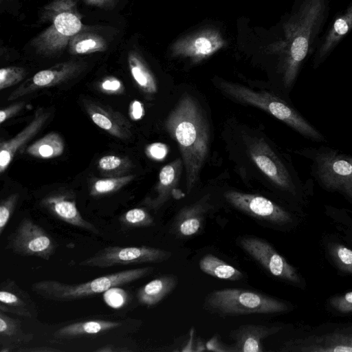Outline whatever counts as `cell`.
Returning a JSON list of instances; mask_svg holds the SVG:
<instances>
[{"mask_svg": "<svg viewBox=\"0 0 352 352\" xmlns=\"http://www.w3.org/2000/svg\"><path fill=\"white\" fill-rule=\"evenodd\" d=\"M329 11V0H299L286 25V50L281 76L285 93L292 89L304 63L314 55Z\"/></svg>", "mask_w": 352, "mask_h": 352, "instance_id": "cell-1", "label": "cell"}, {"mask_svg": "<svg viewBox=\"0 0 352 352\" xmlns=\"http://www.w3.org/2000/svg\"><path fill=\"white\" fill-rule=\"evenodd\" d=\"M165 126L179 146L186 171L187 192H190L208 155V121L195 99L185 94L169 113Z\"/></svg>", "mask_w": 352, "mask_h": 352, "instance_id": "cell-2", "label": "cell"}, {"mask_svg": "<svg viewBox=\"0 0 352 352\" xmlns=\"http://www.w3.org/2000/svg\"><path fill=\"white\" fill-rule=\"evenodd\" d=\"M82 16L75 0H54L46 5L41 14L43 23L51 25L35 36L30 45L44 56H54L68 46L71 38L82 29Z\"/></svg>", "mask_w": 352, "mask_h": 352, "instance_id": "cell-3", "label": "cell"}, {"mask_svg": "<svg viewBox=\"0 0 352 352\" xmlns=\"http://www.w3.org/2000/svg\"><path fill=\"white\" fill-rule=\"evenodd\" d=\"M154 270L153 267L129 269L76 284L64 283L56 280H43L32 283L31 289L48 300L70 302L92 298L111 287L135 282L150 275Z\"/></svg>", "mask_w": 352, "mask_h": 352, "instance_id": "cell-4", "label": "cell"}, {"mask_svg": "<svg viewBox=\"0 0 352 352\" xmlns=\"http://www.w3.org/2000/svg\"><path fill=\"white\" fill-rule=\"evenodd\" d=\"M220 89L236 100L252 105L282 121L305 139L327 142L325 135L305 118L292 104L280 96L266 91H256L240 85L223 82Z\"/></svg>", "mask_w": 352, "mask_h": 352, "instance_id": "cell-5", "label": "cell"}, {"mask_svg": "<svg viewBox=\"0 0 352 352\" xmlns=\"http://www.w3.org/2000/svg\"><path fill=\"white\" fill-rule=\"evenodd\" d=\"M295 152L311 162L310 174L320 188L338 192L352 204V155L325 145Z\"/></svg>", "mask_w": 352, "mask_h": 352, "instance_id": "cell-6", "label": "cell"}, {"mask_svg": "<svg viewBox=\"0 0 352 352\" xmlns=\"http://www.w3.org/2000/svg\"><path fill=\"white\" fill-rule=\"evenodd\" d=\"M206 308L222 316L272 314L288 310V305L273 297L250 290L226 288L211 292Z\"/></svg>", "mask_w": 352, "mask_h": 352, "instance_id": "cell-7", "label": "cell"}, {"mask_svg": "<svg viewBox=\"0 0 352 352\" xmlns=\"http://www.w3.org/2000/svg\"><path fill=\"white\" fill-rule=\"evenodd\" d=\"M249 152L258 168L280 191L299 203L305 202L306 188L296 171L265 140H252Z\"/></svg>", "mask_w": 352, "mask_h": 352, "instance_id": "cell-8", "label": "cell"}, {"mask_svg": "<svg viewBox=\"0 0 352 352\" xmlns=\"http://www.w3.org/2000/svg\"><path fill=\"white\" fill-rule=\"evenodd\" d=\"M138 319L123 318L112 316H96L67 322L52 333L58 341L96 339L133 332L142 325Z\"/></svg>", "mask_w": 352, "mask_h": 352, "instance_id": "cell-9", "label": "cell"}, {"mask_svg": "<svg viewBox=\"0 0 352 352\" xmlns=\"http://www.w3.org/2000/svg\"><path fill=\"white\" fill-rule=\"evenodd\" d=\"M171 256V252L146 245L107 246L82 261L78 265L105 268L118 265L157 263L167 261Z\"/></svg>", "mask_w": 352, "mask_h": 352, "instance_id": "cell-10", "label": "cell"}, {"mask_svg": "<svg viewBox=\"0 0 352 352\" xmlns=\"http://www.w3.org/2000/svg\"><path fill=\"white\" fill-rule=\"evenodd\" d=\"M6 248L17 255L49 261L55 252L56 244L41 226L24 218L8 236Z\"/></svg>", "mask_w": 352, "mask_h": 352, "instance_id": "cell-11", "label": "cell"}, {"mask_svg": "<svg viewBox=\"0 0 352 352\" xmlns=\"http://www.w3.org/2000/svg\"><path fill=\"white\" fill-rule=\"evenodd\" d=\"M239 244L252 258L272 275L288 282L298 284L300 277L290 265L267 241L252 236H245Z\"/></svg>", "mask_w": 352, "mask_h": 352, "instance_id": "cell-12", "label": "cell"}, {"mask_svg": "<svg viewBox=\"0 0 352 352\" xmlns=\"http://www.w3.org/2000/svg\"><path fill=\"white\" fill-rule=\"evenodd\" d=\"M223 195L234 207L258 219L278 226L293 221L289 212L265 197L237 191H227Z\"/></svg>", "mask_w": 352, "mask_h": 352, "instance_id": "cell-13", "label": "cell"}, {"mask_svg": "<svg viewBox=\"0 0 352 352\" xmlns=\"http://www.w3.org/2000/svg\"><path fill=\"white\" fill-rule=\"evenodd\" d=\"M82 69V64L70 60L58 63L48 69L39 71L15 89L9 96L8 100H14L37 89L60 84L76 76Z\"/></svg>", "mask_w": 352, "mask_h": 352, "instance_id": "cell-14", "label": "cell"}, {"mask_svg": "<svg viewBox=\"0 0 352 352\" xmlns=\"http://www.w3.org/2000/svg\"><path fill=\"white\" fill-rule=\"evenodd\" d=\"M41 205L56 219L67 224L94 234H100L93 223L82 217L76 206L75 196L72 192H53L45 197Z\"/></svg>", "mask_w": 352, "mask_h": 352, "instance_id": "cell-15", "label": "cell"}, {"mask_svg": "<svg viewBox=\"0 0 352 352\" xmlns=\"http://www.w3.org/2000/svg\"><path fill=\"white\" fill-rule=\"evenodd\" d=\"M351 31L352 2L333 19L325 34L320 38L313 55V69L320 67Z\"/></svg>", "mask_w": 352, "mask_h": 352, "instance_id": "cell-16", "label": "cell"}, {"mask_svg": "<svg viewBox=\"0 0 352 352\" xmlns=\"http://www.w3.org/2000/svg\"><path fill=\"white\" fill-rule=\"evenodd\" d=\"M0 311L30 319L38 316V307L29 293L10 278L0 284Z\"/></svg>", "mask_w": 352, "mask_h": 352, "instance_id": "cell-17", "label": "cell"}, {"mask_svg": "<svg viewBox=\"0 0 352 352\" xmlns=\"http://www.w3.org/2000/svg\"><path fill=\"white\" fill-rule=\"evenodd\" d=\"M283 351L352 352V335L330 333L302 340L289 341Z\"/></svg>", "mask_w": 352, "mask_h": 352, "instance_id": "cell-18", "label": "cell"}, {"mask_svg": "<svg viewBox=\"0 0 352 352\" xmlns=\"http://www.w3.org/2000/svg\"><path fill=\"white\" fill-rule=\"evenodd\" d=\"M50 113L43 109L36 111L33 120L16 136L0 144V173L3 174L16 153L41 129Z\"/></svg>", "mask_w": 352, "mask_h": 352, "instance_id": "cell-19", "label": "cell"}, {"mask_svg": "<svg viewBox=\"0 0 352 352\" xmlns=\"http://www.w3.org/2000/svg\"><path fill=\"white\" fill-rule=\"evenodd\" d=\"M281 329L278 326L243 324L233 330L230 337L234 341L233 352H263V340Z\"/></svg>", "mask_w": 352, "mask_h": 352, "instance_id": "cell-20", "label": "cell"}, {"mask_svg": "<svg viewBox=\"0 0 352 352\" xmlns=\"http://www.w3.org/2000/svg\"><path fill=\"white\" fill-rule=\"evenodd\" d=\"M85 108L91 120L111 135L123 140L131 135V126L122 114L91 103H87Z\"/></svg>", "mask_w": 352, "mask_h": 352, "instance_id": "cell-21", "label": "cell"}, {"mask_svg": "<svg viewBox=\"0 0 352 352\" xmlns=\"http://www.w3.org/2000/svg\"><path fill=\"white\" fill-rule=\"evenodd\" d=\"M33 338L32 333L23 331L21 320L0 311L1 352L16 351L17 347L30 343Z\"/></svg>", "mask_w": 352, "mask_h": 352, "instance_id": "cell-22", "label": "cell"}, {"mask_svg": "<svg viewBox=\"0 0 352 352\" xmlns=\"http://www.w3.org/2000/svg\"><path fill=\"white\" fill-rule=\"evenodd\" d=\"M177 283V277L173 274H166L153 279L138 289V301L148 307L155 306L172 292Z\"/></svg>", "mask_w": 352, "mask_h": 352, "instance_id": "cell-23", "label": "cell"}, {"mask_svg": "<svg viewBox=\"0 0 352 352\" xmlns=\"http://www.w3.org/2000/svg\"><path fill=\"white\" fill-rule=\"evenodd\" d=\"M204 210L194 205L182 210L173 223V231L179 236L188 237L197 234L201 228Z\"/></svg>", "mask_w": 352, "mask_h": 352, "instance_id": "cell-24", "label": "cell"}, {"mask_svg": "<svg viewBox=\"0 0 352 352\" xmlns=\"http://www.w3.org/2000/svg\"><path fill=\"white\" fill-rule=\"evenodd\" d=\"M180 166V160H176L164 166L161 169L159 174V183L156 190L157 196L153 199L146 200L144 204L148 205L153 209L157 210L166 202L170 192H172L171 188L176 183L175 181L177 178Z\"/></svg>", "mask_w": 352, "mask_h": 352, "instance_id": "cell-25", "label": "cell"}, {"mask_svg": "<svg viewBox=\"0 0 352 352\" xmlns=\"http://www.w3.org/2000/svg\"><path fill=\"white\" fill-rule=\"evenodd\" d=\"M127 61L131 76L140 89L147 94H155L157 91L156 80L140 55L130 51Z\"/></svg>", "mask_w": 352, "mask_h": 352, "instance_id": "cell-26", "label": "cell"}, {"mask_svg": "<svg viewBox=\"0 0 352 352\" xmlns=\"http://www.w3.org/2000/svg\"><path fill=\"white\" fill-rule=\"evenodd\" d=\"M199 266L205 274L223 280L236 281L243 277L240 270L211 254L204 256Z\"/></svg>", "mask_w": 352, "mask_h": 352, "instance_id": "cell-27", "label": "cell"}, {"mask_svg": "<svg viewBox=\"0 0 352 352\" xmlns=\"http://www.w3.org/2000/svg\"><path fill=\"white\" fill-rule=\"evenodd\" d=\"M68 48L73 55H85L105 51L107 43L99 34L81 30L71 38Z\"/></svg>", "mask_w": 352, "mask_h": 352, "instance_id": "cell-28", "label": "cell"}, {"mask_svg": "<svg viewBox=\"0 0 352 352\" xmlns=\"http://www.w3.org/2000/svg\"><path fill=\"white\" fill-rule=\"evenodd\" d=\"M65 144L57 133H50L40 138L27 148V153L34 157L51 159L63 154Z\"/></svg>", "mask_w": 352, "mask_h": 352, "instance_id": "cell-29", "label": "cell"}, {"mask_svg": "<svg viewBox=\"0 0 352 352\" xmlns=\"http://www.w3.org/2000/svg\"><path fill=\"white\" fill-rule=\"evenodd\" d=\"M133 178V175H126L98 179L92 184L90 195L100 196L114 192L126 185Z\"/></svg>", "mask_w": 352, "mask_h": 352, "instance_id": "cell-30", "label": "cell"}, {"mask_svg": "<svg viewBox=\"0 0 352 352\" xmlns=\"http://www.w3.org/2000/svg\"><path fill=\"white\" fill-rule=\"evenodd\" d=\"M119 221L126 228H137L152 226L154 219L148 211L142 208L130 209L122 214Z\"/></svg>", "mask_w": 352, "mask_h": 352, "instance_id": "cell-31", "label": "cell"}, {"mask_svg": "<svg viewBox=\"0 0 352 352\" xmlns=\"http://www.w3.org/2000/svg\"><path fill=\"white\" fill-rule=\"evenodd\" d=\"M327 248L336 266L341 271L352 275V250L338 243H331Z\"/></svg>", "mask_w": 352, "mask_h": 352, "instance_id": "cell-32", "label": "cell"}, {"mask_svg": "<svg viewBox=\"0 0 352 352\" xmlns=\"http://www.w3.org/2000/svg\"><path fill=\"white\" fill-rule=\"evenodd\" d=\"M26 71L21 67H6L0 69V89L8 88L21 82L26 76Z\"/></svg>", "mask_w": 352, "mask_h": 352, "instance_id": "cell-33", "label": "cell"}, {"mask_svg": "<svg viewBox=\"0 0 352 352\" xmlns=\"http://www.w3.org/2000/svg\"><path fill=\"white\" fill-rule=\"evenodd\" d=\"M19 195L13 193L2 199L0 203V235H1L10 221L17 204Z\"/></svg>", "mask_w": 352, "mask_h": 352, "instance_id": "cell-34", "label": "cell"}, {"mask_svg": "<svg viewBox=\"0 0 352 352\" xmlns=\"http://www.w3.org/2000/svg\"><path fill=\"white\" fill-rule=\"evenodd\" d=\"M104 300L109 307L118 309L126 304L128 294L124 289L113 287L104 292Z\"/></svg>", "mask_w": 352, "mask_h": 352, "instance_id": "cell-35", "label": "cell"}, {"mask_svg": "<svg viewBox=\"0 0 352 352\" xmlns=\"http://www.w3.org/2000/svg\"><path fill=\"white\" fill-rule=\"evenodd\" d=\"M329 304L340 314L352 313V291L330 298Z\"/></svg>", "mask_w": 352, "mask_h": 352, "instance_id": "cell-36", "label": "cell"}, {"mask_svg": "<svg viewBox=\"0 0 352 352\" xmlns=\"http://www.w3.org/2000/svg\"><path fill=\"white\" fill-rule=\"evenodd\" d=\"M124 160L113 155H104L102 157L98 163L100 170L104 171H111L117 170L124 166Z\"/></svg>", "mask_w": 352, "mask_h": 352, "instance_id": "cell-37", "label": "cell"}, {"mask_svg": "<svg viewBox=\"0 0 352 352\" xmlns=\"http://www.w3.org/2000/svg\"><path fill=\"white\" fill-rule=\"evenodd\" d=\"M146 155L155 160H161L166 157L168 153V147L166 144L155 142L149 144L146 148Z\"/></svg>", "mask_w": 352, "mask_h": 352, "instance_id": "cell-38", "label": "cell"}, {"mask_svg": "<svg viewBox=\"0 0 352 352\" xmlns=\"http://www.w3.org/2000/svg\"><path fill=\"white\" fill-rule=\"evenodd\" d=\"M100 86L104 91L111 94L121 93L124 90L122 82L113 76L103 79Z\"/></svg>", "mask_w": 352, "mask_h": 352, "instance_id": "cell-39", "label": "cell"}, {"mask_svg": "<svg viewBox=\"0 0 352 352\" xmlns=\"http://www.w3.org/2000/svg\"><path fill=\"white\" fill-rule=\"evenodd\" d=\"M206 346L207 351L216 352H233L232 345L228 346L223 343L219 335H214L206 343Z\"/></svg>", "mask_w": 352, "mask_h": 352, "instance_id": "cell-40", "label": "cell"}, {"mask_svg": "<svg viewBox=\"0 0 352 352\" xmlns=\"http://www.w3.org/2000/svg\"><path fill=\"white\" fill-rule=\"evenodd\" d=\"M213 47L211 42L206 38H197L194 43V51L197 55H208L212 52Z\"/></svg>", "mask_w": 352, "mask_h": 352, "instance_id": "cell-41", "label": "cell"}, {"mask_svg": "<svg viewBox=\"0 0 352 352\" xmlns=\"http://www.w3.org/2000/svg\"><path fill=\"white\" fill-rule=\"evenodd\" d=\"M24 102H18L13 104L0 111V123H3L15 114H16L21 109L23 108Z\"/></svg>", "mask_w": 352, "mask_h": 352, "instance_id": "cell-42", "label": "cell"}, {"mask_svg": "<svg viewBox=\"0 0 352 352\" xmlns=\"http://www.w3.org/2000/svg\"><path fill=\"white\" fill-rule=\"evenodd\" d=\"M130 118L135 121L139 120L144 116V108L143 104L138 100L131 101L129 105Z\"/></svg>", "mask_w": 352, "mask_h": 352, "instance_id": "cell-43", "label": "cell"}, {"mask_svg": "<svg viewBox=\"0 0 352 352\" xmlns=\"http://www.w3.org/2000/svg\"><path fill=\"white\" fill-rule=\"evenodd\" d=\"M88 6L101 8H111L116 4V0H82Z\"/></svg>", "mask_w": 352, "mask_h": 352, "instance_id": "cell-44", "label": "cell"}, {"mask_svg": "<svg viewBox=\"0 0 352 352\" xmlns=\"http://www.w3.org/2000/svg\"><path fill=\"white\" fill-rule=\"evenodd\" d=\"M194 335H195V329L193 327H192L190 330L189 338H188L186 344L181 349L182 351H184V352H194L195 351V342H194Z\"/></svg>", "mask_w": 352, "mask_h": 352, "instance_id": "cell-45", "label": "cell"}, {"mask_svg": "<svg viewBox=\"0 0 352 352\" xmlns=\"http://www.w3.org/2000/svg\"><path fill=\"white\" fill-rule=\"evenodd\" d=\"M206 350L207 349H206V344H204V342L200 339L197 340V342L195 344V351L200 352V351H204Z\"/></svg>", "mask_w": 352, "mask_h": 352, "instance_id": "cell-46", "label": "cell"}, {"mask_svg": "<svg viewBox=\"0 0 352 352\" xmlns=\"http://www.w3.org/2000/svg\"><path fill=\"white\" fill-rule=\"evenodd\" d=\"M4 1H6V0H0L1 3L3 2Z\"/></svg>", "mask_w": 352, "mask_h": 352, "instance_id": "cell-47", "label": "cell"}, {"mask_svg": "<svg viewBox=\"0 0 352 352\" xmlns=\"http://www.w3.org/2000/svg\"><path fill=\"white\" fill-rule=\"evenodd\" d=\"M351 242H352V238H351Z\"/></svg>", "mask_w": 352, "mask_h": 352, "instance_id": "cell-48", "label": "cell"}]
</instances>
